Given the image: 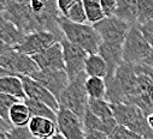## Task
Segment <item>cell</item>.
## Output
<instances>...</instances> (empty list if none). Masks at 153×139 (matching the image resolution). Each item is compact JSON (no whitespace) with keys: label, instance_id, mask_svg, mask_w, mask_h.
Returning a JSON list of instances; mask_svg holds the SVG:
<instances>
[{"label":"cell","instance_id":"cell-1","mask_svg":"<svg viewBox=\"0 0 153 139\" xmlns=\"http://www.w3.org/2000/svg\"><path fill=\"white\" fill-rule=\"evenodd\" d=\"M58 24L63 34V39L82 48L87 54L98 53L101 45V39L93 25L88 23H74L63 16L58 18Z\"/></svg>","mask_w":153,"mask_h":139},{"label":"cell","instance_id":"cell-2","mask_svg":"<svg viewBox=\"0 0 153 139\" xmlns=\"http://www.w3.org/2000/svg\"><path fill=\"white\" fill-rule=\"evenodd\" d=\"M111 107L118 125L127 127L145 139H153V129L149 128L146 115L137 106L130 103H111Z\"/></svg>","mask_w":153,"mask_h":139},{"label":"cell","instance_id":"cell-3","mask_svg":"<svg viewBox=\"0 0 153 139\" xmlns=\"http://www.w3.org/2000/svg\"><path fill=\"white\" fill-rule=\"evenodd\" d=\"M86 79H87V76L82 75L77 78L70 80L68 86L62 92L58 99L60 108H65L75 113L81 119L83 118L88 108V101H89V97L87 95L86 86H85Z\"/></svg>","mask_w":153,"mask_h":139},{"label":"cell","instance_id":"cell-4","mask_svg":"<svg viewBox=\"0 0 153 139\" xmlns=\"http://www.w3.org/2000/svg\"><path fill=\"white\" fill-rule=\"evenodd\" d=\"M122 50L123 61L134 66L142 65L149 55L152 48L145 40L139 24H134L130 26L127 37L122 45Z\"/></svg>","mask_w":153,"mask_h":139},{"label":"cell","instance_id":"cell-5","mask_svg":"<svg viewBox=\"0 0 153 139\" xmlns=\"http://www.w3.org/2000/svg\"><path fill=\"white\" fill-rule=\"evenodd\" d=\"M0 66L7 70L12 75L31 77L35 72L39 71V67L31 59V56L19 53L13 47L7 49L0 56Z\"/></svg>","mask_w":153,"mask_h":139},{"label":"cell","instance_id":"cell-6","mask_svg":"<svg viewBox=\"0 0 153 139\" xmlns=\"http://www.w3.org/2000/svg\"><path fill=\"white\" fill-rule=\"evenodd\" d=\"M94 29L101 39V42L123 45L127 34L130 29V24L118 19L117 17H105L100 22L95 23Z\"/></svg>","mask_w":153,"mask_h":139},{"label":"cell","instance_id":"cell-7","mask_svg":"<svg viewBox=\"0 0 153 139\" xmlns=\"http://www.w3.org/2000/svg\"><path fill=\"white\" fill-rule=\"evenodd\" d=\"M63 47L64 55V66L65 72L69 77V80H72L85 73V64L88 54L80 47L72 45L71 42L63 39L60 41Z\"/></svg>","mask_w":153,"mask_h":139},{"label":"cell","instance_id":"cell-8","mask_svg":"<svg viewBox=\"0 0 153 139\" xmlns=\"http://www.w3.org/2000/svg\"><path fill=\"white\" fill-rule=\"evenodd\" d=\"M59 41H62V39L53 32H50V31H34V32L27 34L24 36V39H23V41L13 48L16 50H18L19 53L33 56V55L42 52L44 49L48 48L50 46H52L53 43L59 42Z\"/></svg>","mask_w":153,"mask_h":139},{"label":"cell","instance_id":"cell-9","mask_svg":"<svg viewBox=\"0 0 153 139\" xmlns=\"http://www.w3.org/2000/svg\"><path fill=\"white\" fill-rule=\"evenodd\" d=\"M57 127L58 132L66 139H86L82 119L65 108H59L57 112Z\"/></svg>","mask_w":153,"mask_h":139},{"label":"cell","instance_id":"cell-10","mask_svg":"<svg viewBox=\"0 0 153 139\" xmlns=\"http://www.w3.org/2000/svg\"><path fill=\"white\" fill-rule=\"evenodd\" d=\"M30 78L39 82L47 90H50L57 99L69 84V77L65 70H39Z\"/></svg>","mask_w":153,"mask_h":139},{"label":"cell","instance_id":"cell-11","mask_svg":"<svg viewBox=\"0 0 153 139\" xmlns=\"http://www.w3.org/2000/svg\"><path fill=\"white\" fill-rule=\"evenodd\" d=\"M22 82H23V88H24V92H25V98H30V99H35L42 102L50 108H52L56 113L59 110V102L56 98V96L47 90L44 85H41L39 82L34 80L30 77H21Z\"/></svg>","mask_w":153,"mask_h":139},{"label":"cell","instance_id":"cell-12","mask_svg":"<svg viewBox=\"0 0 153 139\" xmlns=\"http://www.w3.org/2000/svg\"><path fill=\"white\" fill-rule=\"evenodd\" d=\"M39 70H65L63 47L60 41L31 56Z\"/></svg>","mask_w":153,"mask_h":139},{"label":"cell","instance_id":"cell-13","mask_svg":"<svg viewBox=\"0 0 153 139\" xmlns=\"http://www.w3.org/2000/svg\"><path fill=\"white\" fill-rule=\"evenodd\" d=\"M98 54L105 60L107 64V76L105 80H110L114 73H116L117 68L123 62V50L122 45L118 43H108V42H101Z\"/></svg>","mask_w":153,"mask_h":139},{"label":"cell","instance_id":"cell-14","mask_svg":"<svg viewBox=\"0 0 153 139\" xmlns=\"http://www.w3.org/2000/svg\"><path fill=\"white\" fill-rule=\"evenodd\" d=\"M27 127L36 139H52L58 133L57 122L47 118L33 116Z\"/></svg>","mask_w":153,"mask_h":139},{"label":"cell","instance_id":"cell-15","mask_svg":"<svg viewBox=\"0 0 153 139\" xmlns=\"http://www.w3.org/2000/svg\"><path fill=\"white\" fill-rule=\"evenodd\" d=\"M83 121V126H85V131H99L102 132L104 134H106L107 137H110L112 134V132L117 128L118 122L116 121V119L110 118V119H99L98 116H95L94 114H92L88 108L82 118Z\"/></svg>","mask_w":153,"mask_h":139},{"label":"cell","instance_id":"cell-16","mask_svg":"<svg viewBox=\"0 0 153 139\" xmlns=\"http://www.w3.org/2000/svg\"><path fill=\"white\" fill-rule=\"evenodd\" d=\"M24 36L25 34L22 30L0 15V41L10 47H16L23 41Z\"/></svg>","mask_w":153,"mask_h":139},{"label":"cell","instance_id":"cell-17","mask_svg":"<svg viewBox=\"0 0 153 139\" xmlns=\"http://www.w3.org/2000/svg\"><path fill=\"white\" fill-rule=\"evenodd\" d=\"M0 92L13 96L21 101L25 99V92L23 88V82L21 76L9 75L0 77Z\"/></svg>","mask_w":153,"mask_h":139},{"label":"cell","instance_id":"cell-18","mask_svg":"<svg viewBox=\"0 0 153 139\" xmlns=\"http://www.w3.org/2000/svg\"><path fill=\"white\" fill-rule=\"evenodd\" d=\"M113 16L130 25L137 24L136 0H117Z\"/></svg>","mask_w":153,"mask_h":139},{"label":"cell","instance_id":"cell-19","mask_svg":"<svg viewBox=\"0 0 153 139\" xmlns=\"http://www.w3.org/2000/svg\"><path fill=\"white\" fill-rule=\"evenodd\" d=\"M85 73L87 77H97L105 79L107 76V64L98 53L88 54L85 64Z\"/></svg>","mask_w":153,"mask_h":139},{"label":"cell","instance_id":"cell-20","mask_svg":"<svg viewBox=\"0 0 153 139\" xmlns=\"http://www.w3.org/2000/svg\"><path fill=\"white\" fill-rule=\"evenodd\" d=\"M31 118V113L27 104L23 101H19L10 110L9 122L12 127H27Z\"/></svg>","mask_w":153,"mask_h":139},{"label":"cell","instance_id":"cell-21","mask_svg":"<svg viewBox=\"0 0 153 139\" xmlns=\"http://www.w3.org/2000/svg\"><path fill=\"white\" fill-rule=\"evenodd\" d=\"M86 91L89 98L92 99H102L106 97V82L104 78H97V77H87L85 82Z\"/></svg>","mask_w":153,"mask_h":139},{"label":"cell","instance_id":"cell-22","mask_svg":"<svg viewBox=\"0 0 153 139\" xmlns=\"http://www.w3.org/2000/svg\"><path fill=\"white\" fill-rule=\"evenodd\" d=\"M23 102L29 108V110L31 113V116L47 118V119H51V120L57 122V113L52 108H50L47 104H45L42 102H39V101H35V99H30V98H25Z\"/></svg>","mask_w":153,"mask_h":139},{"label":"cell","instance_id":"cell-23","mask_svg":"<svg viewBox=\"0 0 153 139\" xmlns=\"http://www.w3.org/2000/svg\"><path fill=\"white\" fill-rule=\"evenodd\" d=\"M88 110L98 116L99 119H110L113 118V110L111 107V103L106 101L105 98L102 99H92L89 98L88 101Z\"/></svg>","mask_w":153,"mask_h":139},{"label":"cell","instance_id":"cell-24","mask_svg":"<svg viewBox=\"0 0 153 139\" xmlns=\"http://www.w3.org/2000/svg\"><path fill=\"white\" fill-rule=\"evenodd\" d=\"M82 4L87 15V22L91 25H94L95 23L105 18L102 7L100 5V0H82Z\"/></svg>","mask_w":153,"mask_h":139},{"label":"cell","instance_id":"cell-25","mask_svg":"<svg viewBox=\"0 0 153 139\" xmlns=\"http://www.w3.org/2000/svg\"><path fill=\"white\" fill-rule=\"evenodd\" d=\"M137 24L153 20V0H136Z\"/></svg>","mask_w":153,"mask_h":139},{"label":"cell","instance_id":"cell-26","mask_svg":"<svg viewBox=\"0 0 153 139\" xmlns=\"http://www.w3.org/2000/svg\"><path fill=\"white\" fill-rule=\"evenodd\" d=\"M21 99L13 97V96H10V95H5V94H1L0 92V118H1L5 122H9V114H10V110L11 108L15 106L17 102H19Z\"/></svg>","mask_w":153,"mask_h":139},{"label":"cell","instance_id":"cell-27","mask_svg":"<svg viewBox=\"0 0 153 139\" xmlns=\"http://www.w3.org/2000/svg\"><path fill=\"white\" fill-rule=\"evenodd\" d=\"M65 18L71 20V22H74V23H80V24L88 23L87 22V15H86V11H85L82 1H79L77 4H75L69 10V12L66 13Z\"/></svg>","mask_w":153,"mask_h":139},{"label":"cell","instance_id":"cell-28","mask_svg":"<svg viewBox=\"0 0 153 139\" xmlns=\"http://www.w3.org/2000/svg\"><path fill=\"white\" fill-rule=\"evenodd\" d=\"M108 139H145V138H142L140 134L128 129L127 127L118 125L117 128L108 137Z\"/></svg>","mask_w":153,"mask_h":139},{"label":"cell","instance_id":"cell-29","mask_svg":"<svg viewBox=\"0 0 153 139\" xmlns=\"http://www.w3.org/2000/svg\"><path fill=\"white\" fill-rule=\"evenodd\" d=\"M6 133L9 139H36L33 137L28 127H11Z\"/></svg>","mask_w":153,"mask_h":139},{"label":"cell","instance_id":"cell-30","mask_svg":"<svg viewBox=\"0 0 153 139\" xmlns=\"http://www.w3.org/2000/svg\"><path fill=\"white\" fill-rule=\"evenodd\" d=\"M140 30L143 35L145 40L148 42V45L151 46V48H153V20H149L147 23L140 24Z\"/></svg>","mask_w":153,"mask_h":139},{"label":"cell","instance_id":"cell-31","mask_svg":"<svg viewBox=\"0 0 153 139\" xmlns=\"http://www.w3.org/2000/svg\"><path fill=\"white\" fill-rule=\"evenodd\" d=\"M79 1H82V0H57V6H58V11L60 16L65 17L69 10Z\"/></svg>","mask_w":153,"mask_h":139},{"label":"cell","instance_id":"cell-32","mask_svg":"<svg viewBox=\"0 0 153 139\" xmlns=\"http://www.w3.org/2000/svg\"><path fill=\"white\" fill-rule=\"evenodd\" d=\"M100 5L102 7L105 17H112L114 15V10H116L117 0H100Z\"/></svg>","mask_w":153,"mask_h":139},{"label":"cell","instance_id":"cell-33","mask_svg":"<svg viewBox=\"0 0 153 139\" xmlns=\"http://www.w3.org/2000/svg\"><path fill=\"white\" fill-rule=\"evenodd\" d=\"M29 6L33 13L36 16H40L46 11V1H44V0H30Z\"/></svg>","mask_w":153,"mask_h":139},{"label":"cell","instance_id":"cell-34","mask_svg":"<svg viewBox=\"0 0 153 139\" xmlns=\"http://www.w3.org/2000/svg\"><path fill=\"white\" fill-rule=\"evenodd\" d=\"M135 68H136V71L137 72H141V73H145L146 76H148V78L152 80V83H153V67H149V66H147V65H137V66H135Z\"/></svg>","mask_w":153,"mask_h":139},{"label":"cell","instance_id":"cell-35","mask_svg":"<svg viewBox=\"0 0 153 139\" xmlns=\"http://www.w3.org/2000/svg\"><path fill=\"white\" fill-rule=\"evenodd\" d=\"M86 139H108V137L99 131H86Z\"/></svg>","mask_w":153,"mask_h":139},{"label":"cell","instance_id":"cell-36","mask_svg":"<svg viewBox=\"0 0 153 139\" xmlns=\"http://www.w3.org/2000/svg\"><path fill=\"white\" fill-rule=\"evenodd\" d=\"M143 65H147V66H149V67H153V48H152V50H151L149 55L147 56V59L145 60Z\"/></svg>","mask_w":153,"mask_h":139},{"label":"cell","instance_id":"cell-37","mask_svg":"<svg viewBox=\"0 0 153 139\" xmlns=\"http://www.w3.org/2000/svg\"><path fill=\"white\" fill-rule=\"evenodd\" d=\"M11 47L10 46H7V45H5L4 42H1V41H0V56H1L7 49H10Z\"/></svg>","mask_w":153,"mask_h":139},{"label":"cell","instance_id":"cell-38","mask_svg":"<svg viewBox=\"0 0 153 139\" xmlns=\"http://www.w3.org/2000/svg\"><path fill=\"white\" fill-rule=\"evenodd\" d=\"M146 119H147V124H148L149 128H151V129H153V113L148 114V115L146 116Z\"/></svg>","mask_w":153,"mask_h":139},{"label":"cell","instance_id":"cell-39","mask_svg":"<svg viewBox=\"0 0 153 139\" xmlns=\"http://www.w3.org/2000/svg\"><path fill=\"white\" fill-rule=\"evenodd\" d=\"M9 75H12L11 72H9L7 70H5L4 67L0 66V77H4V76H9Z\"/></svg>","mask_w":153,"mask_h":139},{"label":"cell","instance_id":"cell-40","mask_svg":"<svg viewBox=\"0 0 153 139\" xmlns=\"http://www.w3.org/2000/svg\"><path fill=\"white\" fill-rule=\"evenodd\" d=\"M0 139H9L7 138V133L4 131H0Z\"/></svg>","mask_w":153,"mask_h":139},{"label":"cell","instance_id":"cell-41","mask_svg":"<svg viewBox=\"0 0 153 139\" xmlns=\"http://www.w3.org/2000/svg\"><path fill=\"white\" fill-rule=\"evenodd\" d=\"M52 139H66V138H65V137H63V135H62V134L58 132V133H57V134H56V135H54Z\"/></svg>","mask_w":153,"mask_h":139},{"label":"cell","instance_id":"cell-42","mask_svg":"<svg viewBox=\"0 0 153 139\" xmlns=\"http://www.w3.org/2000/svg\"><path fill=\"white\" fill-rule=\"evenodd\" d=\"M0 6H1V0H0Z\"/></svg>","mask_w":153,"mask_h":139},{"label":"cell","instance_id":"cell-43","mask_svg":"<svg viewBox=\"0 0 153 139\" xmlns=\"http://www.w3.org/2000/svg\"><path fill=\"white\" fill-rule=\"evenodd\" d=\"M44 1H47V0H44Z\"/></svg>","mask_w":153,"mask_h":139}]
</instances>
